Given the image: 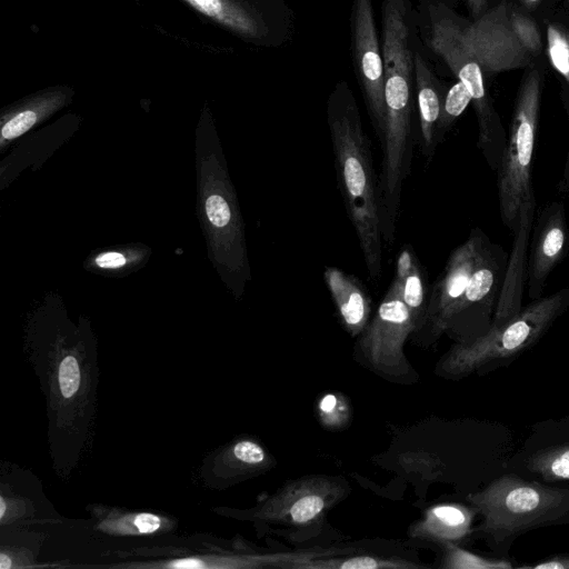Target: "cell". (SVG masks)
Segmentation results:
<instances>
[{"mask_svg": "<svg viewBox=\"0 0 569 569\" xmlns=\"http://www.w3.org/2000/svg\"><path fill=\"white\" fill-rule=\"evenodd\" d=\"M472 101L471 93L467 87L458 81L447 92L443 103L441 116L438 126V141L442 139L445 132L453 123V121L466 110L468 104Z\"/></svg>", "mask_w": 569, "mask_h": 569, "instance_id": "22", "label": "cell"}, {"mask_svg": "<svg viewBox=\"0 0 569 569\" xmlns=\"http://www.w3.org/2000/svg\"><path fill=\"white\" fill-rule=\"evenodd\" d=\"M348 491L349 487L343 478L307 476L287 483L269 497L257 515L263 520L287 527H315Z\"/></svg>", "mask_w": 569, "mask_h": 569, "instance_id": "6", "label": "cell"}, {"mask_svg": "<svg viewBox=\"0 0 569 569\" xmlns=\"http://www.w3.org/2000/svg\"><path fill=\"white\" fill-rule=\"evenodd\" d=\"M505 2L479 16L463 28V37L483 74H496L530 62V53L519 42L510 24Z\"/></svg>", "mask_w": 569, "mask_h": 569, "instance_id": "10", "label": "cell"}, {"mask_svg": "<svg viewBox=\"0 0 569 569\" xmlns=\"http://www.w3.org/2000/svg\"><path fill=\"white\" fill-rule=\"evenodd\" d=\"M4 511H6V502H4L3 497H1L0 498V518H1V520L4 517Z\"/></svg>", "mask_w": 569, "mask_h": 569, "instance_id": "34", "label": "cell"}, {"mask_svg": "<svg viewBox=\"0 0 569 569\" xmlns=\"http://www.w3.org/2000/svg\"><path fill=\"white\" fill-rule=\"evenodd\" d=\"M510 24L522 47L530 53H538L541 50L542 41L538 26L529 17L517 12H510Z\"/></svg>", "mask_w": 569, "mask_h": 569, "instance_id": "24", "label": "cell"}, {"mask_svg": "<svg viewBox=\"0 0 569 569\" xmlns=\"http://www.w3.org/2000/svg\"><path fill=\"white\" fill-rule=\"evenodd\" d=\"M206 211L210 222L218 227L223 228L231 221V207L227 200L219 194H212L207 199Z\"/></svg>", "mask_w": 569, "mask_h": 569, "instance_id": "26", "label": "cell"}, {"mask_svg": "<svg viewBox=\"0 0 569 569\" xmlns=\"http://www.w3.org/2000/svg\"><path fill=\"white\" fill-rule=\"evenodd\" d=\"M96 262L99 267L102 268H117L123 266L126 263V259L121 253L118 252H107L100 254Z\"/></svg>", "mask_w": 569, "mask_h": 569, "instance_id": "29", "label": "cell"}, {"mask_svg": "<svg viewBox=\"0 0 569 569\" xmlns=\"http://www.w3.org/2000/svg\"><path fill=\"white\" fill-rule=\"evenodd\" d=\"M541 0H520V2L527 8H535Z\"/></svg>", "mask_w": 569, "mask_h": 569, "instance_id": "33", "label": "cell"}, {"mask_svg": "<svg viewBox=\"0 0 569 569\" xmlns=\"http://www.w3.org/2000/svg\"><path fill=\"white\" fill-rule=\"evenodd\" d=\"M476 509L460 503H440L428 508L423 517L410 528L415 538L457 543L472 531Z\"/></svg>", "mask_w": 569, "mask_h": 569, "instance_id": "13", "label": "cell"}, {"mask_svg": "<svg viewBox=\"0 0 569 569\" xmlns=\"http://www.w3.org/2000/svg\"><path fill=\"white\" fill-rule=\"evenodd\" d=\"M565 246V229L562 218H552L541 233L533 253V261L530 269V296L536 299L543 281L559 260Z\"/></svg>", "mask_w": 569, "mask_h": 569, "instance_id": "16", "label": "cell"}, {"mask_svg": "<svg viewBox=\"0 0 569 569\" xmlns=\"http://www.w3.org/2000/svg\"><path fill=\"white\" fill-rule=\"evenodd\" d=\"M350 21L358 81L372 127L381 141L386 123L385 72L371 0H352Z\"/></svg>", "mask_w": 569, "mask_h": 569, "instance_id": "7", "label": "cell"}, {"mask_svg": "<svg viewBox=\"0 0 569 569\" xmlns=\"http://www.w3.org/2000/svg\"><path fill=\"white\" fill-rule=\"evenodd\" d=\"M526 469L548 482L569 481V441L529 455Z\"/></svg>", "mask_w": 569, "mask_h": 569, "instance_id": "18", "label": "cell"}, {"mask_svg": "<svg viewBox=\"0 0 569 569\" xmlns=\"http://www.w3.org/2000/svg\"><path fill=\"white\" fill-rule=\"evenodd\" d=\"M568 305L569 289L533 301L510 321L455 345L439 362V375L461 378L518 356L543 336Z\"/></svg>", "mask_w": 569, "mask_h": 569, "instance_id": "3", "label": "cell"}, {"mask_svg": "<svg viewBox=\"0 0 569 569\" xmlns=\"http://www.w3.org/2000/svg\"><path fill=\"white\" fill-rule=\"evenodd\" d=\"M416 329V320L393 279L376 315L360 335L359 350L377 372L393 378L408 377L412 375V368L405 353V343Z\"/></svg>", "mask_w": 569, "mask_h": 569, "instance_id": "5", "label": "cell"}, {"mask_svg": "<svg viewBox=\"0 0 569 569\" xmlns=\"http://www.w3.org/2000/svg\"><path fill=\"white\" fill-rule=\"evenodd\" d=\"M160 526L161 519L158 516L146 512L101 523L106 530L121 535L151 533L157 531Z\"/></svg>", "mask_w": 569, "mask_h": 569, "instance_id": "23", "label": "cell"}, {"mask_svg": "<svg viewBox=\"0 0 569 569\" xmlns=\"http://www.w3.org/2000/svg\"><path fill=\"white\" fill-rule=\"evenodd\" d=\"M567 1H569V0H567Z\"/></svg>", "mask_w": 569, "mask_h": 569, "instance_id": "35", "label": "cell"}, {"mask_svg": "<svg viewBox=\"0 0 569 569\" xmlns=\"http://www.w3.org/2000/svg\"><path fill=\"white\" fill-rule=\"evenodd\" d=\"M541 101V76L531 70L518 90L509 140L498 171V199L503 223L516 228L521 206L533 191L530 167Z\"/></svg>", "mask_w": 569, "mask_h": 569, "instance_id": "4", "label": "cell"}, {"mask_svg": "<svg viewBox=\"0 0 569 569\" xmlns=\"http://www.w3.org/2000/svg\"><path fill=\"white\" fill-rule=\"evenodd\" d=\"M468 500L482 518L480 532L498 548L518 536L569 519V488L503 475Z\"/></svg>", "mask_w": 569, "mask_h": 569, "instance_id": "2", "label": "cell"}, {"mask_svg": "<svg viewBox=\"0 0 569 569\" xmlns=\"http://www.w3.org/2000/svg\"><path fill=\"white\" fill-rule=\"evenodd\" d=\"M328 124L335 169L347 214L355 228L370 280L382 271V223L379 181L371 142L363 131L357 103L347 86L328 101Z\"/></svg>", "mask_w": 569, "mask_h": 569, "instance_id": "1", "label": "cell"}, {"mask_svg": "<svg viewBox=\"0 0 569 569\" xmlns=\"http://www.w3.org/2000/svg\"><path fill=\"white\" fill-rule=\"evenodd\" d=\"M547 53L552 67L569 84V32L563 26L547 27Z\"/></svg>", "mask_w": 569, "mask_h": 569, "instance_id": "21", "label": "cell"}, {"mask_svg": "<svg viewBox=\"0 0 569 569\" xmlns=\"http://www.w3.org/2000/svg\"><path fill=\"white\" fill-rule=\"evenodd\" d=\"M420 565L400 558L372 555L338 553L302 560L293 569H396L420 568Z\"/></svg>", "mask_w": 569, "mask_h": 569, "instance_id": "17", "label": "cell"}, {"mask_svg": "<svg viewBox=\"0 0 569 569\" xmlns=\"http://www.w3.org/2000/svg\"><path fill=\"white\" fill-rule=\"evenodd\" d=\"M487 0H467L471 14L476 18L482 14Z\"/></svg>", "mask_w": 569, "mask_h": 569, "instance_id": "31", "label": "cell"}, {"mask_svg": "<svg viewBox=\"0 0 569 569\" xmlns=\"http://www.w3.org/2000/svg\"><path fill=\"white\" fill-rule=\"evenodd\" d=\"M168 568H181V569H191V568H204L207 563L203 560L198 558H184V559H176L169 561L164 565Z\"/></svg>", "mask_w": 569, "mask_h": 569, "instance_id": "30", "label": "cell"}, {"mask_svg": "<svg viewBox=\"0 0 569 569\" xmlns=\"http://www.w3.org/2000/svg\"><path fill=\"white\" fill-rule=\"evenodd\" d=\"M58 379L61 395L64 398L73 397L80 387L81 380L79 363L74 357L67 356L62 359Z\"/></svg>", "mask_w": 569, "mask_h": 569, "instance_id": "25", "label": "cell"}, {"mask_svg": "<svg viewBox=\"0 0 569 569\" xmlns=\"http://www.w3.org/2000/svg\"><path fill=\"white\" fill-rule=\"evenodd\" d=\"M522 569H569V556H553L536 565L521 566Z\"/></svg>", "mask_w": 569, "mask_h": 569, "instance_id": "28", "label": "cell"}, {"mask_svg": "<svg viewBox=\"0 0 569 569\" xmlns=\"http://www.w3.org/2000/svg\"><path fill=\"white\" fill-rule=\"evenodd\" d=\"M11 567V559L6 556L4 552H1L0 555V568L6 569Z\"/></svg>", "mask_w": 569, "mask_h": 569, "instance_id": "32", "label": "cell"}, {"mask_svg": "<svg viewBox=\"0 0 569 569\" xmlns=\"http://www.w3.org/2000/svg\"><path fill=\"white\" fill-rule=\"evenodd\" d=\"M393 279L398 282L402 300L416 320L417 331L428 305L427 281L423 267L410 246H403L399 251Z\"/></svg>", "mask_w": 569, "mask_h": 569, "instance_id": "15", "label": "cell"}, {"mask_svg": "<svg viewBox=\"0 0 569 569\" xmlns=\"http://www.w3.org/2000/svg\"><path fill=\"white\" fill-rule=\"evenodd\" d=\"M488 244L482 234L473 232L451 252L443 272L432 287L423 320L415 333L432 338L447 330Z\"/></svg>", "mask_w": 569, "mask_h": 569, "instance_id": "9", "label": "cell"}, {"mask_svg": "<svg viewBox=\"0 0 569 569\" xmlns=\"http://www.w3.org/2000/svg\"><path fill=\"white\" fill-rule=\"evenodd\" d=\"M430 46L472 97L479 122V146L488 154L493 146L492 110L486 93L483 72L463 37V28L449 18L432 23Z\"/></svg>", "mask_w": 569, "mask_h": 569, "instance_id": "8", "label": "cell"}, {"mask_svg": "<svg viewBox=\"0 0 569 569\" xmlns=\"http://www.w3.org/2000/svg\"><path fill=\"white\" fill-rule=\"evenodd\" d=\"M201 13L219 19L232 28L247 33L254 34L257 26L254 21L239 9H232L222 0H186Z\"/></svg>", "mask_w": 569, "mask_h": 569, "instance_id": "20", "label": "cell"}, {"mask_svg": "<svg viewBox=\"0 0 569 569\" xmlns=\"http://www.w3.org/2000/svg\"><path fill=\"white\" fill-rule=\"evenodd\" d=\"M323 279L346 331L361 335L371 313V298L362 282L337 267H326Z\"/></svg>", "mask_w": 569, "mask_h": 569, "instance_id": "12", "label": "cell"}, {"mask_svg": "<svg viewBox=\"0 0 569 569\" xmlns=\"http://www.w3.org/2000/svg\"><path fill=\"white\" fill-rule=\"evenodd\" d=\"M37 121L36 112L26 110L10 119L2 128V137L12 139L28 131Z\"/></svg>", "mask_w": 569, "mask_h": 569, "instance_id": "27", "label": "cell"}, {"mask_svg": "<svg viewBox=\"0 0 569 569\" xmlns=\"http://www.w3.org/2000/svg\"><path fill=\"white\" fill-rule=\"evenodd\" d=\"M442 567L447 569H511V562L503 558H487L468 551L457 543L443 545Z\"/></svg>", "mask_w": 569, "mask_h": 569, "instance_id": "19", "label": "cell"}, {"mask_svg": "<svg viewBox=\"0 0 569 569\" xmlns=\"http://www.w3.org/2000/svg\"><path fill=\"white\" fill-rule=\"evenodd\" d=\"M416 89L420 122L421 153L432 158L438 141V126L443 99L439 86L423 58L417 53L413 59Z\"/></svg>", "mask_w": 569, "mask_h": 569, "instance_id": "14", "label": "cell"}, {"mask_svg": "<svg viewBox=\"0 0 569 569\" xmlns=\"http://www.w3.org/2000/svg\"><path fill=\"white\" fill-rule=\"evenodd\" d=\"M535 213V197L520 208L516 236L490 327H499L520 313L526 276V256Z\"/></svg>", "mask_w": 569, "mask_h": 569, "instance_id": "11", "label": "cell"}]
</instances>
